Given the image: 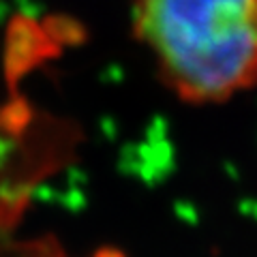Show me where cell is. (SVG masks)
<instances>
[{"label":"cell","instance_id":"obj_1","mask_svg":"<svg viewBox=\"0 0 257 257\" xmlns=\"http://www.w3.org/2000/svg\"><path fill=\"white\" fill-rule=\"evenodd\" d=\"M135 32L187 101H221L257 82V0H138Z\"/></svg>","mask_w":257,"mask_h":257},{"label":"cell","instance_id":"obj_2","mask_svg":"<svg viewBox=\"0 0 257 257\" xmlns=\"http://www.w3.org/2000/svg\"><path fill=\"white\" fill-rule=\"evenodd\" d=\"M60 54V47L45 35L41 22L28 15L11 18L5 35V54H3V73L9 92L15 94V88L32 69L45 60Z\"/></svg>","mask_w":257,"mask_h":257},{"label":"cell","instance_id":"obj_3","mask_svg":"<svg viewBox=\"0 0 257 257\" xmlns=\"http://www.w3.org/2000/svg\"><path fill=\"white\" fill-rule=\"evenodd\" d=\"M35 109L30 107V103L20 96L18 92L11 94V99L0 105V135L3 138H20L32 122Z\"/></svg>","mask_w":257,"mask_h":257},{"label":"cell","instance_id":"obj_4","mask_svg":"<svg viewBox=\"0 0 257 257\" xmlns=\"http://www.w3.org/2000/svg\"><path fill=\"white\" fill-rule=\"evenodd\" d=\"M41 26L45 30V35L60 50L67 45H82L88 37L84 24L75 18H69V15H47L41 22Z\"/></svg>","mask_w":257,"mask_h":257},{"label":"cell","instance_id":"obj_5","mask_svg":"<svg viewBox=\"0 0 257 257\" xmlns=\"http://www.w3.org/2000/svg\"><path fill=\"white\" fill-rule=\"evenodd\" d=\"M94 257H126L120 248H114V246H103L99 251L94 253Z\"/></svg>","mask_w":257,"mask_h":257}]
</instances>
